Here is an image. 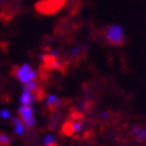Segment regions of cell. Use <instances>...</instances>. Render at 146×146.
I'll list each match as a JSON object with an SVG mask.
<instances>
[{"label": "cell", "mask_w": 146, "mask_h": 146, "mask_svg": "<svg viewBox=\"0 0 146 146\" xmlns=\"http://www.w3.org/2000/svg\"><path fill=\"white\" fill-rule=\"evenodd\" d=\"M12 76L16 78L23 86H26V84L31 83V82H35L36 78H38V72H36V70L31 66V64L24 63V64L13 67Z\"/></svg>", "instance_id": "6da1fadb"}, {"label": "cell", "mask_w": 146, "mask_h": 146, "mask_svg": "<svg viewBox=\"0 0 146 146\" xmlns=\"http://www.w3.org/2000/svg\"><path fill=\"white\" fill-rule=\"evenodd\" d=\"M105 38L111 46H121L125 43L126 35L121 24H110L105 28Z\"/></svg>", "instance_id": "7a4b0ae2"}, {"label": "cell", "mask_w": 146, "mask_h": 146, "mask_svg": "<svg viewBox=\"0 0 146 146\" xmlns=\"http://www.w3.org/2000/svg\"><path fill=\"white\" fill-rule=\"evenodd\" d=\"M18 117L19 119L23 122V125L26 126V129H32L35 126V113L32 106H20L18 110Z\"/></svg>", "instance_id": "3957f363"}, {"label": "cell", "mask_w": 146, "mask_h": 146, "mask_svg": "<svg viewBox=\"0 0 146 146\" xmlns=\"http://www.w3.org/2000/svg\"><path fill=\"white\" fill-rule=\"evenodd\" d=\"M35 101H38V98L34 94V91H31L27 86H24L22 94H20V103H22V106H32V103Z\"/></svg>", "instance_id": "277c9868"}, {"label": "cell", "mask_w": 146, "mask_h": 146, "mask_svg": "<svg viewBox=\"0 0 146 146\" xmlns=\"http://www.w3.org/2000/svg\"><path fill=\"white\" fill-rule=\"evenodd\" d=\"M83 129V123L82 121H79L78 118H74V119L68 122V123L64 125L63 127V131H66L67 134H76V133H80Z\"/></svg>", "instance_id": "5b68a950"}, {"label": "cell", "mask_w": 146, "mask_h": 146, "mask_svg": "<svg viewBox=\"0 0 146 146\" xmlns=\"http://www.w3.org/2000/svg\"><path fill=\"white\" fill-rule=\"evenodd\" d=\"M131 135L134 139H137L139 142H146V126H133L131 127Z\"/></svg>", "instance_id": "8992f818"}, {"label": "cell", "mask_w": 146, "mask_h": 146, "mask_svg": "<svg viewBox=\"0 0 146 146\" xmlns=\"http://www.w3.org/2000/svg\"><path fill=\"white\" fill-rule=\"evenodd\" d=\"M46 106L48 107L50 110H56L59 107L62 106V101H60V98L55 95V94H48L47 97H46Z\"/></svg>", "instance_id": "52a82bcc"}, {"label": "cell", "mask_w": 146, "mask_h": 146, "mask_svg": "<svg viewBox=\"0 0 146 146\" xmlns=\"http://www.w3.org/2000/svg\"><path fill=\"white\" fill-rule=\"evenodd\" d=\"M12 126H13V131L16 135H23L26 133V126L23 125V122L19 119V117L12 118Z\"/></svg>", "instance_id": "ba28073f"}, {"label": "cell", "mask_w": 146, "mask_h": 146, "mask_svg": "<svg viewBox=\"0 0 146 146\" xmlns=\"http://www.w3.org/2000/svg\"><path fill=\"white\" fill-rule=\"evenodd\" d=\"M43 146H56V138L54 134H46L43 138Z\"/></svg>", "instance_id": "9c48e42d"}, {"label": "cell", "mask_w": 146, "mask_h": 146, "mask_svg": "<svg viewBox=\"0 0 146 146\" xmlns=\"http://www.w3.org/2000/svg\"><path fill=\"white\" fill-rule=\"evenodd\" d=\"M0 146H11V139L4 133H0Z\"/></svg>", "instance_id": "30bf717a"}, {"label": "cell", "mask_w": 146, "mask_h": 146, "mask_svg": "<svg viewBox=\"0 0 146 146\" xmlns=\"http://www.w3.org/2000/svg\"><path fill=\"white\" fill-rule=\"evenodd\" d=\"M70 54L72 56H79V55H82V48H80V47H72Z\"/></svg>", "instance_id": "8fae6325"}, {"label": "cell", "mask_w": 146, "mask_h": 146, "mask_svg": "<svg viewBox=\"0 0 146 146\" xmlns=\"http://www.w3.org/2000/svg\"><path fill=\"white\" fill-rule=\"evenodd\" d=\"M0 118H3V119H9V118H11V113H9V110H1L0 111Z\"/></svg>", "instance_id": "7c38bea8"}]
</instances>
